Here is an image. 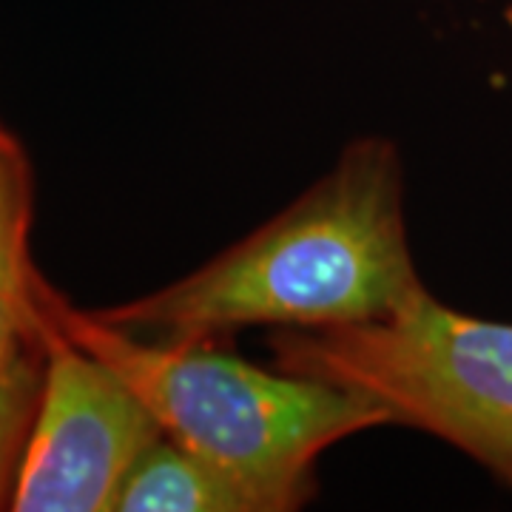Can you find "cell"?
<instances>
[{
    "mask_svg": "<svg viewBox=\"0 0 512 512\" xmlns=\"http://www.w3.org/2000/svg\"><path fill=\"white\" fill-rule=\"evenodd\" d=\"M419 285L399 151L384 137H362L237 245L163 291L97 316L160 339H211L245 325L336 328L379 319Z\"/></svg>",
    "mask_w": 512,
    "mask_h": 512,
    "instance_id": "cell-1",
    "label": "cell"
},
{
    "mask_svg": "<svg viewBox=\"0 0 512 512\" xmlns=\"http://www.w3.org/2000/svg\"><path fill=\"white\" fill-rule=\"evenodd\" d=\"M60 330L143 399L163 433L245 484L262 512L296 510L313 490V464L336 441L390 424L348 387L248 365L208 339H140L46 288Z\"/></svg>",
    "mask_w": 512,
    "mask_h": 512,
    "instance_id": "cell-2",
    "label": "cell"
},
{
    "mask_svg": "<svg viewBox=\"0 0 512 512\" xmlns=\"http://www.w3.org/2000/svg\"><path fill=\"white\" fill-rule=\"evenodd\" d=\"M282 370L348 387L512 484V325L450 311L424 285L379 319L282 328Z\"/></svg>",
    "mask_w": 512,
    "mask_h": 512,
    "instance_id": "cell-3",
    "label": "cell"
},
{
    "mask_svg": "<svg viewBox=\"0 0 512 512\" xmlns=\"http://www.w3.org/2000/svg\"><path fill=\"white\" fill-rule=\"evenodd\" d=\"M46 288L43 384L9 510L109 512L134 461L165 433L103 359L60 330Z\"/></svg>",
    "mask_w": 512,
    "mask_h": 512,
    "instance_id": "cell-4",
    "label": "cell"
},
{
    "mask_svg": "<svg viewBox=\"0 0 512 512\" xmlns=\"http://www.w3.org/2000/svg\"><path fill=\"white\" fill-rule=\"evenodd\" d=\"M117 512H262L231 473L160 436L123 478Z\"/></svg>",
    "mask_w": 512,
    "mask_h": 512,
    "instance_id": "cell-5",
    "label": "cell"
},
{
    "mask_svg": "<svg viewBox=\"0 0 512 512\" xmlns=\"http://www.w3.org/2000/svg\"><path fill=\"white\" fill-rule=\"evenodd\" d=\"M32 171L20 143L0 126V279L18 291H35L43 276L29 256Z\"/></svg>",
    "mask_w": 512,
    "mask_h": 512,
    "instance_id": "cell-6",
    "label": "cell"
},
{
    "mask_svg": "<svg viewBox=\"0 0 512 512\" xmlns=\"http://www.w3.org/2000/svg\"><path fill=\"white\" fill-rule=\"evenodd\" d=\"M43 356L0 370V507H9L23 447L35 421Z\"/></svg>",
    "mask_w": 512,
    "mask_h": 512,
    "instance_id": "cell-7",
    "label": "cell"
},
{
    "mask_svg": "<svg viewBox=\"0 0 512 512\" xmlns=\"http://www.w3.org/2000/svg\"><path fill=\"white\" fill-rule=\"evenodd\" d=\"M15 291L0 285V370L43 356V311L40 291Z\"/></svg>",
    "mask_w": 512,
    "mask_h": 512,
    "instance_id": "cell-8",
    "label": "cell"
},
{
    "mask_svg": "<svg viewBox=\"0 0 512 512\" xmlns=\"http://www.w3.org/2000/svg\"><path fill=\"white\" fill-rule=\"evenodd\" d=\"M0 285H6V282H3V279H0ZM6 288H12V285H6ZM15 291H18V288H15Z\"/></svg>",
    "mask_w": 512,
    "mask_h": 512,
    "instance_id": "cell-9",
    "label": "cell"
}]
</instances>
